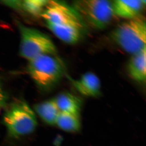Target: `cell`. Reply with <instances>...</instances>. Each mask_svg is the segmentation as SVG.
<instances>
[{
  "instance_id": "9a60e30c",
  "label": "cell",
  "mask_w": 146,
  "mask_h": 146,
  "mask_svg": "<svg viewBox=\"0 0 146 146\" xmlns=\"http://www.w3.org/2000/svg\"><path fill=\"white\" fill-rule=\"evenodd\" d=\"M7 97L0 81V112L6 106Z\"/></svg>"
},
{
  "instance_id": "ba28073f",
  "label": "cell",
  "mask_w": 146,
  "mask_h": 146,
  "mask_svg": "<svg viewBox=\"0 0 146 146\" xmlns=\"http://www.w3.org/2000/svg\"><path fill=\"white\" fill-rule=\"evenodd\" d=\"M52 32L61 41L70 44L77 43L81 38L82 23H74L61 25L46 24Z\"/></svg>"
},
{
  "instance_id": "6da1fadb",
  "label": "cell",
  "mask_w": 146,
  "mask_h": 146,
  "mask_svg": "<svg viewBox=\"0 0 146 146\" xmlns=\"http://www.w3.org/2000/svg\"><path fill=\"white\" fill-rule=\"evenodd\" d=\"M27 70L39 89L47 91L62 78L64 68L55 55L44 54L29 60Z\"/></svg>"
},
{
  "instance_id": "4fadbf2b",
  "label": "cell",
  "mask_w": 146,
  "mask_h": 146,
  "mask_svg": "<svg viewBox=\"0 0 146 146\" xmlns=\"http://www.w3.org/2000/svg\"><path fill=\"white\" fill-rule=\"evenodd\" d=\"M49 2L44 0L6 1L5 4L13 8H20L32 16H41Z\"/></svg>"
},
{
  "instance_id": "5bb4252c",
  "label": "cell",
  "mask_w": 146,
  "mask_h": 146,
  "mask_svg": "<svg viewBox=\"0 0 146 146\" xmlns=\"http://www.w3.org/2000/svg\"><path fill=\"white\" fill-rule=\"evenodd\" d=\"M56 125L62 130L68 132H76L80 130L81 122L79 115L60 112Z\"/></svg>"
},
{
  "instance_id": "3957f363",
  "label": "cell",
  "mask_w": 146,
  "mask_h": 146,
  "mask_svg": "<svg viewBox=\"0 0 146 146\" xmlns=\"http://www.w3.org/2000/svg\"><path fill=\"white\" fill-rule=\"evenodd\" d=\"M3 123L10 136L18 138L33 133L37 126L35 113L23 100L14 101L7 107Z\"/></svg>"
},
{
  "instance_id": "8fae6325",
  "label": "cell",
  "mask_w": 146,
  "mask_h": 146,
  "mask_svg": "<svg viewBox=\"0 0 146 146\" xmlns=\"http://www.w3.org/2000/svg\"><path fill=\"white\" fill-rule=\"evenodd\" d=\"M53 99L60 112L79 115L82 101L77 96L70 92H64Z\"/></svg>"
},
{
  "instance_id": "30bf717a",
  "label": "cell",
  "mask_w": 146,
  "mask_h": 146,
  "mask_svg": "<svg viewBox=\"0 0 146 146\" xmlns=\"http://www.w3.org/2000/svg\"><path fill=\"white\" fill-rule=\"evenodd\" d=\"M128 73L134 80L145 81L146 78V48L131 55L127 66Z\"/></svg>"
},
{
  "instance_id": "5b68a950",
  "label": "cell",
  "mask_w": 146,
  "mask_h": 146,
  "mask_svg": "<svg viewBox=\"0 0 146 146\" xmlns=\"http://www.w3.org/2000/svg\"><path fill=\"white\" fill-rule=\"evenodd\" d=\"M73 9L80 19L95 29L106 27L115 16L112 1L106 0H78Z\"/></svg>"
},
{
  "instance_id": "52a82bcc",
  "label": "cell",
  "mask_w": 146,
  "mask_h": 146,
  "mask_svg": "<svg viewBox=\"0 0 146 146\" xmlns=\"http://www.w3.org/2000/svg\"><path fill=\"white\" fill-rule=\"evenodd\" d=\"M71 81L76 90L83 96L95 97L100 94V80L94 73L87 72L82 74L78 79H71Z\"/></svg>"
},
{
  "instance_id": "7a4b0ae2",
  "label": "cell",
  "mask_w": 146,
  "mask_h": 146,
  "mask_svg": "<svg viewBox=\"0 0 146 146\" xmlns=\"http://www.w3.org/2000/svg\"><path fill=\"white\" fill-rule=\"evenodd\" d=\"M116 44L132 55L146 48L145 18L140 16L121 23L111 33Z\"/></svg>"
},
{
  "instance_id": "7c38bea8",
  "label": "cell",
  "mask_w": 146,
  "mask_h": 146,
  "mask_svg": "<svg viewBox=\"0 0 146 146\" xmlns=\"http://www.w3.org/2000/svg\"><path fill=\"white\" fill-rule=\"evenodd\" d=\"M34 108L37 115L45 123L50 125H55L60 112L54 99L36 104Z\"/></svg>"
},
{
  "instance_id": "277c9868",
  "label": "cell",
  "mask_w": 146,
  "mask_h": 146,
  "mask_svg": "<svg viewBox=\"0 0 146 146\" xmlns=\"http://www.w3.org/2000/svg\"><path fill=\"white\" fill-rule=\"evenodd\" d=\"M21 35L19 53L29 60L44 54L55 55L56 49L49 36L32 28L17 22Z\"/></svg>"
},
{
  "instance_id": "9c48e42d",
  "label": "cell",
  "mask_w": 146,
  "mask_h": 146,
  "mask_svg": "<svg viewBox=\"0 0 146 146\" xmlns=\"http://www.w3.org/2000/svg\"><path fill=\"white\" fill-rule=\"evenodd\" d=\"M112 7L115 16L131 20L141 15L146 6L145 0L112 1Z\"/></svg>"
},
{
  "instance_id": "8992f818",
  "label": "cell",
  "mask_w": 146,
  "mask_h": 146,
  "mask_svg": "<svg viewBox=\"0 0 146 146\" xmlns=\"http://www.w3.org/2000/svg\"><path fill=\"white\" fill-rule=\"evenodd\" d=\"M46 24L61 25L82 23L81 19L74 9L57 1H49L41 16Z\"/></svg>"
}]
</instances>
